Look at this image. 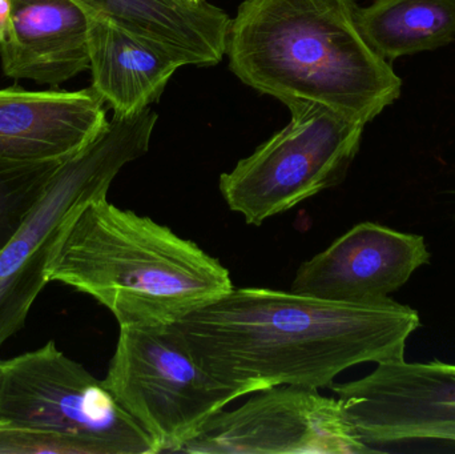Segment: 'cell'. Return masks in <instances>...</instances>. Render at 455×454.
I'll return each mask as SVG.
<instances>
[{
	"instance_id": "obj_1",
	"label": "cell",
	"mask_w": 455,
	"mask_h": 454,
	"mask_svg": "<svg viewBox=\"0 0 455 454\" xmlns=\"http://www.w3.org/2000/svg\"><path fill=\"white\" fill-rule=\"evenodd\" d=\"M419 316L392 299L347 304L265 288H232L171 325L208 373L245 396L329 386L363 362L405 359Z\"/></svg>"
},
{
	"instance_id": "obj_2",
	"label": "cell",
	"mask_w": 455,
	"mask_h": 454,
	"mask_svg": "<svg viewBox=\"0 0 455 454\" xmlns=\"http://www.w3.org/2000/svg\"><path fill=\"white\" fill-rule=\"evenodd\" d=\"M355 0H243L228 32L229 68L288 106L321 104L368 124L403 80L361 32Z\"/></svg>"
},
{
	"instance_id": "obj_3",
	"label": "cell",
	"mask_w": 455,
	"mask_h": 454,
	"mask_svg": "<svg viewBox=\"0 0 455 454\" xmlns=\"http://www.w3.org/2000/svg\"><path fill=\"white\" fill-rule=\"evenodd\" d=\"M45 272L95 299L119 327H171L233 288L226 267L196 243L107 197L67 224Z\"/></svg>"
},
{
	"instance_id": "obj_4",
	"label": "cell",
	"mask_w": 455,
	"mask_h": 454,
	"mask_svg": "<svg viewBox=\"0 0 455 454\" xmlns=\"http://www.w3.org/2000/svg\"><path fill=\"white\" fill-rule=\"evenodd\" d=\"M157 114L115 116L87 147L63 160L10 242L0 251V349L26 324L48 284L47 269L67 224L108 194L123 167L148 151Z\"/></svg>"
},
{
	"instance_id": "obj_5",
	"label": "cell",
	"mask_w": 455,
	"mask_h": 454,
	"mask_svg": "<svg viewBox=\"0 0 455 454\" xmlns=\"http://www.w3.org/2000/svg\"><path fill=\"white\" fill-rule=\"evenodd\" d=\"M291 122L219 180L233 212L251 226L339 186L366 124L309 101L288 104Z\"/></svg>"
},
{
	"instance_id": "obj_6",
	"label": "cell",
	"mask_w": 455,
	"mask_h": 454,
	"mask_svg": "<svg viewBox=\"0 0 455 454\" xmlns=\"http://www.w3.org/2000/svg\"><path fill=\"white\" fill-rule=\"evenodd\" d=\"M101 381L159 453H180L213 416L245 396L208 373L170 327H120Z\"/></svg>"
},
{
	"instance_id": "obj_7",
	"label": "cell",
	"mask_w": 455,
	"mask_h": 454,
	"mask_svg": "<svg viewBox=\"0 0 455 454\" xmlns=\"http://www.w3.org/2000/svg\"><path fill=\"white\" fill-rule=\"evenodd\" d=\"M0 423L76 437L96 454L159 453L103 381L59 351L53 340L0 360Z\"/></svg>"
},
{
	"instance_id": "obj_8",
	"label": "cell",
	"mask_w": 455,
	"mask_h": 454,
	"mask_svg": "<svg viewBox=\"0 0 455 454\" xmlns=\"http://www.w3.org/2000/svg\"><path fill=\"white\" fill-rule=\"evenodd\" d=\"M363 442L341 400L318 389L275 386L213 416L180 453L363 454Z\"/></svg>"
},
{
	"instance_id": "obj_9",
	"label": "cell",
	"mask_w": 455,
	"mask_h": 454,
	"mask_svg": "<svg viewBox=\"0 0 455 454\" xmlns=\"http://www.w3.org/2000/svg\"><path fill=\"white\" fill-rule=\"evenodd\" d=\"M331 389L368 447L419 440L455 444L454 364L379 362L365 378Z\"/></svg>"
},
{
	"instance_id": "obj_10",
	"label": "cell",
	"mask_w": 455,
	"mask_h": 454,
	"mask_svg": "<svg viewBox=\"0 0 455 454\" xmlns=\"http://www.w3.org/2000/svg\"><path fill=\"white\" fill-rule=\"evenodd\" d=\"M429 259L419 235L365 221L302 263L291 291L337 303H384Z\"/></svg>"
},
{
	"instance_id": "obj_11",
	"label": "cell",
	"mask_w": 455,
	"mask_h": 454,
	"mask_svg": "<svg viewBox=\"0 0 455 454\" xmlns=\"http://www.w3.org/2000/svg\"><path fill=\"white\" fill-rule=\"evenodd\" d=\"M104 100L80 91L0 90V162L66 160L108 125Z\"/></svg>"
},
{
	"instance_id": "obj_12",
	"label": "cell",
	"mask_w": 455,
	"mask_h": 454,
	"mask_svg": "<svg viewBox=\"0 0 455 454\" xmlns=\"http://www.w3.org/2000/svg\"><path fill=\"white\" fill-rule=\"evenodd\" d=\"M0 36L5 76L59 87L90 69L87 13L74 0H10Z\"/></svg>"
},
{
	"instance_id": "obj_13",
	"label": "cell",
	"mask_w": 455,
	"mask_h": 454,
	"mask_svg": "<svg viewBox=\"0 0 455 454\" xmlns=\"http://www.w3.org/2000/svg\"><path fill=\"white\" fill-rule=\"evenodd\" d=\"M87 19L91 87L115 116H133L156 103L184 64L106 16Z\"/></svg>"
},
{
	"instance_id": "obj_14",
	"label": "cell",
	"mask_w": 455,
	"mask_h": 454,
	"mask_svg": "<svg viewBox=\"0 0 455 454\" xmlns=\"http://www.w3.org/2000/svg\"><path fill=\"white\" fill-rule=\"evenodd\" d=\"M357 19L366 42L389 63L455 39V0H374L358 7Z\"/></svg>"
},
{
	"instance_id": "obj_15",
	"label": "cell",
	"mask_w": 455,
	"mask_h": 454,
	"mask_svg": "<svg viewBox=\"0 0 455 454\" xmlns=\"http://www.w3.org/2000/svg\"><path fill=\"white\" fill-rule=\"evenodd\" d=\"M61 162H0V251L18 231Z\"/></svg>"
},
{
	"instance_id": "obj_16",
	"label": "cell",
	"mask_w": 455,
	"mask_h": 454,
	"mask_svg": "<svg viewBox=\"0 0 455 454\" xmlns=\"http://www.w3.org/2000/svg\"><path fill=\"white\" fill-rule=\"evenodd\" d=\"M0 454H96L88 442L44 429L0 423Z\"/></svg>"
},
{
	"instance_id": "obj_17",
	"label": "cell",
	"mask_w": 455,
	"mask_h": 454,
	"mask_svg": "<svg viewBox=\"0 0 455 454\" xmlns=\"http://www.w3.org/2000/svg\"><path fill=\"white\" fill-rule=\"evenodd\" d=\"M87 15L119 19L132 12L141 0H74Z\"/></svg>"
}]
</instances>
